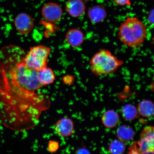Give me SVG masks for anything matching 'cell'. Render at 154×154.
Returning a JSON list of instances; mask_svg holds the SVG:
<instances>
[{
  "label": "cell",
  "mask_w": 154,
  "mask_h": 154,
  "mask_svg": "<svg viewBox=\"0 0 154 154\" xmlns=\"http://www.w3.org/2000/svg\"><path fill=\"white\" fill-rule=\"evenodd\" d=\"M147 31L145 24L136 17L128 16L118 28L117 37L126 47L139 48L147 38Z\"/></svg>",
  "instance_id": "6da1fadb"
},
{
  "label": "cell",
  "mask_w": 154,
  "mask_h": 154,
  "mask_svg": "<svg viewBox=\"0 0 154 154\" xmlns=\"http://www.w3.org/2000/svg\"><path fill=\"white\" fill-rule=\"evenodd\" d=\"M90 70L97 76H106L114 73L124 62L109 50L102 49L94 54L89 62Z\"/></svg>",
  "instance_id": "7a4b0ae2"
},
{
  "label": "cell",
  "mask_w": 154,
  "mask_h": 154,
  "mask_svg": "<svg viewBox=\"0 0 154 154\" xmlns=\"http://www.w3.org/2000/svg\"><path fill=\"white\" fill-rule=\"evenodd\" d=\"M51 49L43 45L34 46L26 54L24 61L29 68L38 71L47 66L48 60Z\"/></svg>",
  "instance_id": "3957f363"
},
{
  "label": "cell",
  "mask_w": 154,
  "mask_h": 154,
  "mask_svg": "<svg viewBox=\"0 0 154 154\" xmlns=\"http://www.w3.org/2000/svg\"><path fill=\"white\" fill-rule=\"evenodd\" d=\"M42 15L47 22L56 23L62 18L63 11L62 8L57 4L48 3L44 5L42 9Z\"/></svg>",
  "instance_id": "277c9868"
},
{
  "label": "cell",
  "mask_w": 154,
  "mask_h": 154,
  "mask_svg": "<svg viewBox=\"0 0 154 154\" xmlns=\"http://www.w3.org/2000/svg\"><path fill=\"white\" fill-rule=\"evenodd\" d=\"M14 24L15 28L19 33L26 35L33 29L34 23L33 19L29 15L22 13L15 17Z\"/></svg>",
  "instance_id": "5b68a950"
},
{
  "label": "cell",
  "mask_w": 154,
  "mask_h": 154,
  "mask_svg": "<svg viewBox=\"0 0 154 154\" xmlns=\"http://www.w3.org/2000/svg\"><path fill=\"white\" fill-rule=\"evenodd\" d=\"M74 122L68 117L60 119L55 124V132L61 137L67 138L72 135L74 134Z\"/></svg>",
  "instance_id": "8992f818"
},
{
  "label": "cell",
  "mask_w": 154,
  "mask_h": 154,
  "mask_svg": "<svg viewBox=\"0 0 154 154\" xmlns=\"http://www.w3.org/2000/svg\"><path fill=\"white\" fill-rule=\"evenodd\" d=\"M85 5L82 0H67L65 9L67 13L73 18H79L85 13Z\"/></svg>",
  "instance_id": "52a82bcc"
},
{
  "label": "cell",
  "mask_w": 154,
  "mask_h": 154,
  "mask_svg": "<svg viewBox=\"0 0 154 154\" xmlns=\"http://www.w3.org/2000/svg\"><path fill=\"white\" fill-rule=\"evenodd\" d=\"M88 18L94 24L103 22L107 16L106 11L103 5H97L90 7L87 13Z\"/></svg>",
  "instance_id": "ba28073f"
},
{
  "label": "cell",
  "mask_w": 154,
  "mask_h": 154,
  "mask_svg": "<svg viewBox=\"0 0 154 154\" xmlns=\"http://www.w3.org/2000/svg\"><path fill=\"white\" fill-rule=\"evenodd\" d=\"M67 44L73 48L79 47L83 43L84 35L82 30L77 28L69 30L65 35Z\"/></svg>",
  "instance_id": "9c48e42d"
},
{
  "label": "cell",
  "mask_w": 154,
  "mask_h": 154,
  "mask_svg": "<svg viewBox=\"0 0 154 154\" xmlns=\"http://www.w3.org/2000/svg\"><path fill=\"white\" fill-rule=\"evenodd\" d=\"M38 81L42 86L50 85L53 83L56 77L52 69L47 66L44 67L38 71Z\"/></svg>",
  "instance_id": "30bf717a"
},
{
  "label": "cell",
  "mask_w": 154,
  "mask_h": 154,
  "mask_svg": "<svg viewBox=\"0 0 154 154\" xmlns=\"http://www.w3.org/2000/svg\"><path fill=\"white\" fill-rule=\"evenodd\" d=\"M101 120L103 125L106 128H113L118 125L119 117L116 112L113 110H109L103 113Z\"/></svg>",
  "instance_id": "8fae6325"
},
{
  "label": "cell",
  "mask_w": 154,
  "mask_h": 154,
  "mask_svg": "<svg viewBox=\"0 0 154 154\" xmlns=\"http://www.w3.org/2000/svg\"><path fill=\"white\" fill-rule=\"evenodd\" d=\"M117 137L123 142L130 141L134 138V133L131 127L126 125L119 126L116 131Z\"/></svg>",
  "instance_id": "7c38bea8"
},
{
  "label": "cell",
  "mask_w": 154,
  "mask_h": 154,
  "mask_svg": "<svg viewBox=\"0 0 154 154\" xmlns=\"http://www.w3.org/2000/svg\"><path fill=\"white\" fill-rule=\"evenodd\" d=\"M154 105L149 100H144L138 103L137 107L138 113L141 116L150 118L154 115Z\"/></svg>",
  "instance_id": "4fadbf2b"
},
{
  "label": "cell",
  "mask_w": 154,
  "mask_h": 154,
  "mask_svg": "<svg viewBox=\"0 0 154 154\" xmlns=\"http://www.w3.org/2000/svg\"><path fill=\"white\" fill-rule=\"evenodd\" d=\"M154 140L140 137L137 143L140 153L149 154L154 153Z\"/></svg>",
  "instance_id": "5bb4252c"
},
{
  "label": "cell",
  "mask_w": 154,
  "mask_h": 154,
  "mask_svg": "<svg viewBox=\"0 0 154 154\" xmlns=\"http://www.w3.org/2000/svg\"><path fill=\"white\" fill-rule=\"evenodd\" d=\"M138 113L136 108L130 104L125 105L122 109L123 118L127 121H131L134 120L137 117Z\"/></svg>",
  "instance_id": "9a60e30c"
},
{
  "label": "cell",
  "mask_w": 154,
  "mask_h": 154,
  "mask_svg": "<svg viewBox=\"0 0 154 154\" xmlns=\"http://www.w3.org/2000/svg\"><path fill=\"white\" fill-rule=\"evenodd\" d=\"M125 149L126 146L124 142L119 140H113L109 144V151L112 154H122Z\"/></svg>",
  "instance_id": "2e32d148"
},
{
  "label": "cell",
  "mask_w": 154,
  "mask_h": 154,
  "mask_svg": "<svg viewBox=\"0 0 154 154\" xmlns=\"http://www.w3.org/2000/svg\"><path fill=\"white\" fill-rule=\"evenodd\" d=\"M140 137L154 140V127L151 126L145 127L142 131L140 134Z\"/></svg>",
  "instance_id": "e0dca14e"
},
{
  "label": "cell",
  "mask_w": 154,
  "mask_h": 154,
  "mask_svg": "<svg viewBox=\"0 0 154 154\" xmlns=\"http://www.w3.org/2000/svg\"><path fill=\"white\" fill-rule=\"evenodd\" d=\"M60 144L57 140H51L48 142L47 146L48 151L51 153H55L59 150Z\"/></svg>",
  "instance_id": "ac0fdd59"
},
{
  "label": "cell",
  "mask_w": 154,
  "mask_h": 154,
  "mask_svg": "<svg viewBox=\"0 0 154 154\" xmlns=\"http://www.w3.org/2000/svg\"><path fill=\"white\" fill-rule=\"evenodd\" d=\"M74 77L69 75H67L63 76V84L66 85H72L74 83Z\"/></svg>",
  "instance_id": "d6986e66"
},
{
  "label": "cell",
  "mask_w": 154,
  "mask_h": 154,
  "mask_svg": "<svg viewBox=\"0 0 154 154\" xmlns=\"http://www.w3.org/2000/svg\"><path fill=\"white\" fill-rule=\"evenodd\" d=\"M113 1L116 4L120 6H130L131 5L130 0H113Z\"/></svg>",
  "instance_id": "ffe728a7"
},
{
  "label": "cell",
  "mask_w": 154,
  "mask_h": 154,
  "mask_svg": "<svg viewBox=\"0 0 154 154\" xmlns=\"http://www.w3.org/2000/svg\"><path fill=\"white\" fill-rule=\"evenodd\" d=\"M154 9L151 10L147 16V20L150 24H154Z\"/></svg>",
  "instance_id": "44dd1931"
},
{
  "label": "cell",
  "mask_w": 154,
  "mask_h": 154,
  "mask_svg": "<svg viewBox=\"0 0 154 154\" xmlns=\"http://www.w3.org/2000/svg\"><path fill=\"white\" fill-rule=\"evenodd\" d=\"M83 1H91V0H82Z\"/></svg>",
  "instance_id": "7402d4cb"
},
{
  "label": "cell",
  "mask_w": 154,
  "mask_h": 154,
  "mask_svg": "<svg viewBox=\"0 0 154 154\" xmlns=\"http://www.w3.org/2000/svg\"><path fill=\"white\" fill-rule=\"evenodd\" d=\"M103 1H109V0H103Z\"/></svg>",
  "instance_id": "603a6c76"
}]
</instances>
